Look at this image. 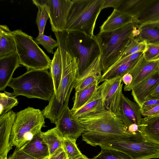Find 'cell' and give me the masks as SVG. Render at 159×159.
Listing matches in <instances>:
<instances>
[{"instance_id":"6da1fadb","label":"cell","mask_w":159,"mask_h":159,"mask_svg":"<svg viewBox=\"0 0 159 159\" xmlns=\"http://www.w3.org/2000/svg\"><path fill=\"white\" fill-rule=\"evenodd\" d=\"M61 54L62 72L61 81L55 94L42 111L45 118L55 123L68 106L69 97L77 78L78 68L76 58L69 52L66 42V31L54 32Z\"/></svg>"},{"instance_id":"7a4b0ae2","label":"cell","mask_w":159,"mask_h":159,"mask_svg":"<svg viewBox=\"0 0 159 159\" xmlns=\"http://www.w3.org/2000/svg\"><path fill=\"white\" fill-rule=\"evenodd\" d=\"M91 141L94 146L121 152L132 159L159 158V144L148 140L139 130L124 134H95Z\"/></svg>"},{"instance_id":"3957f363","label":"cell","mask_w":159,"mask_h":159,"mask_svg":"<svg viewBox=\"0 0 159 159\" xmlns=\"http://www.w3.org/2000/svg\"><path fill=\"white\" fill-rule=\"evenodd\" d=\"M139 25L134 21L116 30L99 32L95 36L100 49L103 73L120 59L127 46L138 34Z\"/></svg>"},{"instance_id":"277c9868","label":"cell","mask_w":159,"mask_h":159,"mask_svg":"<svg viewBox=\"0 0 159 159\" xmlns=\"http://www.w3.org/2000/svg\"><path fill=\"white\" fill-rule=\"evenodd\" d=\"M8 86L13 89L16 96L22 95L49 101L54 93L53 80L48 70H28L13 78Z\"/></svg>"},{"instance_id":"5b68a950","label":"cell","mask_w":159,"mask_h":159,"mask_svg":"<svg viewBox=\"0 0 159 159\" xmlns=\"http://www.w3.org/2000/svg\"><path fill=\"white\" fill-rule=\"evenodd\" d=\"M65 30L83 32L95 37L97 18L103 9L104 0H72Z\"/></svg>"},{"instance_id":"8992f818","label":"cell","mask_w":159,"mask_h":159,"mask_svg":"<svg viewBox=\"0 0 159 159\" xmlns=\"http://www.w3.org/2000/svg\"><path fill=\"white\" fill-rule=\"evenodd\" d=\"M45 117L39 109L28 107L17 112L11 131L10 143L16 149L23 148L45 126Z\"/></svg>"},{"instance_id":"52a82bcc","label":"cell","mask_w":159,"mask_h":159,"mask_svg":"<svg viewBox=\"0 0 159 159\" xmlns=\"http://www.w3.org/2000/svg\"><path fill=\"white\" fill-rule=\"evenodd\" d=\"M66 32L67 48L77 63V78L100 54V49L95 36L92 37L80 31Z\"/></svg>"},{"instance_id":"ba28073f","label":"cell","mask_w":159,"mask_h":159,"mask_svg":"<svg viewBox=\"0 0 159 159\" xmlns=\"http://www.w3.org/2000/svg\"><path fill=\"white\" fill-rule=\"evenodd\" d=\"M11 34L21 65L28 70H48L50 68L52 60L32 36L21 30L12 31Z\"/></svg>"},{"instance_id":"9c48e42d","label":"cell","mask_w":159,"mask_h":159,"mask_svg":"<svg viewBox=\"0 0 159 159\" xmlns=\"http://www.w3.org/2000/svg\"><path fill=\"white\" fill-rule=\"evenodd\" d=\"M84 132L98 134H124L129 132L116 113L105 109L78 119Z\"/></svg>"},{"instance_id":"30bf717a","label":"cell","mask_w":159,"mask_h":159,"mask_svg":"<svg viewBox=\"0 0 159 159\" xmlns=\"http://www.w3.org/2000/svg\"><path fill=\"white\" fill-rule=\"evenodd\" d=\"M48 12L51 29L54 32L65 30L71 0H42Z\"/></svg>"},{"instance_id":"8fae6325","label":"cell","mask_w":159,"mask_h":159,"mask_svg":"<svg viewBox=\"0 0 159 159\" xmlns=\"http://www.w3.org/2000/svg\"><path fill=\"white\" fill-rule=\"evenodd\" d=\"M55 124L59 134L62 138H68L76 141L84 132L83 125L74 115L68 106Z\"/></svg>"},{"instance_id":"7c38bea8","label":"cell","mask_w":159,"mask_h":159,"mask_svg":"<svg viewBox=\"0 0 159 159\" xmlns=\"http://www.w3.org/2000/svg\"><path fill=\"white\" fill-rule=\"evenodd\" d=\"M123 76H120L103 82L102 94L105 109L116 113L122 93Z\"/></svg>"},{"instance_id":"4fadbf2b","label":"cell","mask_w":159,"mask_h":159,"mask_svg":"<svg viewBox=\"0 0 159 159\" xmlns=\"http://www.w3.org/2000/svg\"><path fill=\"white\" fill-rule=\"evenodd\" d=\"M158 71H159V60L147 61L143 55L136 65L129 72L133 77V81L129 85L124 86V90H131L139 83Z\"/></svg>"},{"instance_id":"5bb4252c","label":"cell","mask_w":159,"mask_h":159,"mask_svg":"<svg viewBox=\"0 0 159 159\" xmlns=\"http://www.w3.org/2000/svg\"><path fill=\"white\" fill-rule=\"evenodd\" d=\"M116 113L127 129L130 125L133 124L139 126L143 118L139 106L123 93Z\"/></svg>"},{"instance_id":"9a60e30c","label":"cell","mask_w":159,"mask_h":159,"mask_svg":"<svg viewBox=\"0 0 159 159\" xmlns=\"http://www.w3.org/2000/svg\"><path fill=\"white\" fill-rule=\"evenodd\" d=\"M16 115L15 112L10 110L0 116V159H7V154L12 148L10 139Z\"/></svg>"},{"instance_id":"2e32d148","label":"cell","mask_w":159,"mask_h":159,"mask_svg":"<svg viewBox=\"0 0 159 159\" xmlns=\"http://www.w3.org/2000/svg\"><path fill=\"white\" fill-rule=\"evenodd\" d=\"M21 64L16 51L0 57V91L4 90L12 79V75Z\"/></svg>"},{"instance_id":"e0dca14e","label":"cell","mask_w":159,"mask_h":159,"mask_svg":"<svg viewBox=\"0 0 159 159\" xmlns=\"http://www.w3.org/2000/svg\"><path fill=\"white\" fill-rule=\"evenodd\" d=\"M100 54L98 56L85 70L77 78L74 88L75 92L80 91L96 81H99L102 74Z\"/></svg>"},{"instance_id":"ac0fdd59","label":"cell","mask_w":159,"mask_h":159,"mask_svg":"<svg viewBox=\"0 0 159 159\" xmlns=\"http://www.w3.org/2000/svg\"><path fill=\"white\" fill-rule=\"evenodd\" d=\"M159 83V71L146 78L132 89L134 101L140 107L145 99Z\"/></svg>"},{"instance_id":"d6986e66","label":"cell","mask_w":159,"mask_h":159,"mask_svg":"<svg viewBox=\"0 0 159 159\" xmlns=\"http://www.w3.org/2000/svg\"><path fill=\"white\" fill-rule=\"evenodd\" d=\"M136 20L133 16L114 9L111 14L100 27L99 32L116 30Z\"/></svg>"},{"instance_id":"ffe728a7","label":"cell","mask_w":159,"mask_h":159,"mask_svg":"<svg viewBox=\"0 0 159 159\" xmlns=\"http://www.w3.org/2000/svg\"><path fill=\"white\" fill-rule=\"evenodd\" d=\"M103 84L98 85L95 93L89 100L82 107L73 111L77 118L84 116L101 111L106 109L102 94Z\"/></svg>"},{"instance_id":"44dd1931","label":"cell","mask_w":159,"mask_h":159,"mask_svg":"<svg viewBox=\"0 0 159 159\" xmlns=\"http://www.w3.org/2000/svg\"><path fill=\"white\" fill-rule=\"evenodd\" d=\"M138 29L136 39L146 44H159V21L139 25Z\"/></svg>"},{"instance_id":"7402d4cb","label":"cell","mask_w":159,"mask_h":159,"mask_svg":"<svg viewBox=\"0 0 159 159\" xmlns=\"http://www.w3.org/2000/svg\"><path fill=\"white\" fill-rule=\"evenodd\" d=\"M41 133L35 136L21 149L35 159H49L48 148L41 137Z\"/></svg>"},{"instance_id":"603a6c76","label":"cell","mask_w":159,"mask_h":159,"mask_svg":"<svg viewBox=\"0 0 159 159\" xmlns=\"http://www.w3.org/2000/svg\"><path fill=\"white\" fill-rule=\"evenodd\" d=\"M139 127L147 139L159 144V115L143 118Z\"/></svg>"},{"instance_id":"cb8c5ba5","label":"cell","mask_w":159,"mask_h":159,"mask_svg":"<svg viewBox=\"0 0 159 159\" xmlns=\"http://www.w3.org/2000/svg\"><path fill=\"white\" fill-rule=\"evenodd\" d=\"M153 1V0H121L116 9L133 16L135 19Z\"/></svg>"},{"instance_id":"d4e9b609","label":"cell","mask_w":159,"mask_h":159,"mask_svg":"<svg viewBox=\"0 0 159 159\" xmlns=\"http://www.w3.org/2000/svg\"><path fill=\"white\" fill-rule=\"evenodd\" d=\"M8 27L0 25V57L8 55L16 51L15 41Z\"/></svg>"},{"instance_id":"484cf974","label":"cell","mask_w":159,"mask_h":159,"mask_svg":"<svg viewBox=\"0 0 159 159\" xmlns=\"http://www.w3.org/2000/svg\"><path fill=\"white\" fill-rule=\"evenodd\" d=\"M40 135L48 146L49 157L59 148L63 147V138L59 134L56 127L45 132H41Z\"/></svg>"},{"instance_id":"4316f807","label":"cell","mask_w":159,"mask_h":159,"mask_svg":"<svg viewBox=\"0 0 159 159\" xmlns=\"http://www.w3.org/2000/svg\"><path fill=\"white\" fill-rule=\"evenodd\" d=\"M98 82L96 81L78 91L75 92L73 107L71 111H75L84 106L91 98L98 86Z\"/></svg>"},{"instance_id":"83f0119b","label":"cell","mask_w":159,"mask_h":159,"mask_svg":"<svg viewBox=\"0 0 159 159\" xmlns=\"http://www.w3.org/2000/svg\"><path fill=\"white\" fill-rule=\"evenodd\" d=\"M50 68L54 87L53 94H55L60 85L62 72V59L58 47L54 52Z\"/></svg>"},{"instance_id":"f1b7e54d","label":"cell","mask_w":159,"mask_h":159,"mask_svg":"<svg viewBox=\"0 0 159 159\" xmlns=\"http://www.w3.org/2000/svg\"><path fill=\"white\" fill-rule=\"evenodd\" d=\"M141 57L137 59L126 63L115 68L108 70L102 74L98 81V84L115 77L120 76H123L125 74L129 73L138 62Z\"/></svg>"},{"instance_id":"f546056e","label":"cell","mask_w":159,"mask_h":159,"mask_svg":"<svg viewBox=\"0 0 159 159\" xmlns=\"http://www.w3.org/2000/svg\"><path fill=\"white\" fill-rule=\"evenodd\" d=\"M135 19L139 25L159 21V0H153Z\"/></svg>"},{"instance_id":"4dcf8cb0","label":"cell","mask_w":159,"mask_h":159,"mask_svg":"<svg viewBox=\"0 0 159 159\" xmlns=\"http://www.w3.org/2000/svg\"><path fill=\"white\" fill-rule=\"evenodd\" d=\"M32 2L38 8L36 23L39 29V34H43L47 20L49 18L48 12L42 0H33Z\"/></svg>"},{"instance_id":"1f68e13d","label":"cell","mask_w":159,"mask_h":159,"mask_svg":"<svg viewBox=\"0 0 159 159\" xmlns=\"http://www.w3.org/2000/svg\"><path fill=\"white\" fill-rule=\"evenodd\" d=\"M13 93L5 91L0 93V115L6 113L17 105L18 102Z\"/></svg>"},{"instance_id":"d6a6232c","label":"cell","mask_w":159,"mask_h":159,"mask_svg":"<svg viewBox=\"0 0 159 159\" xmlns=\"http://www.w3.org/2000/svg\"><path fill=\"white\" fill-rule=\"evenodd\" d=\"M76 141L68 138L62 139L63 147L68 159H76L83 155L78 148Z\"/></svg>"},{"instance_id":"836d02e7","label":"cell","mask_w":159,"mask_h":159,"mask_svg":"<svg viewBox=\"0 0 159 159\" xmlns=\"http://www.w3.org/2000/svg\"><path fill=\"white\" fill-rule=\"evenodd\" d=\"M90 159H132L130 157L121 152L110 149H101L100 152Z\"/></svg>"},{"instance_id":"e575fe53","label":"cell","mask_w":159,"mask_h":159,"mask_svg":"<svg viewBox=\"0 0 159 159\" xmlns=\"http://www.w3.org/2000/svg\"><path fill=\"white\" fill-rule=\"evenodd\" d=\"M146 45L145 42H139L134 38L127 46L119 60L137 52H143L146 49Z\"/></svg>"},{"instance_id":"d590c367","label":"cell","mask_w":159,"mask_h":159,"mask_svg":"<svg viewBox=\"0 0 159 159\" xmlns=\"http://www.w3.org/2000/svg\"><path fill=\"white\" fill-rule=\"evenodd\" d=\"M35 41L38 44L41 45L49 53L53 54V49L58 46L57 41L53 39L50 35L47 36L44 34H39Z\"/></svg>"},{"instance_id":"8d00e7d4","label":"cell","mask_w":159,"mask_h":159,"mask_svg":"<svg viewBox=\"0 0 159 159\" xmlns=\"http://www.w3.org/2000/svg\"><path fill=\"white\" fill-rule=\"evenodd\" d=\"M143 56L147 61L159 60V44H147Z\"/></svg>"},{"instance_id":"74e56055","label":"cell","mask_w":159,"mask_h":159,"mask_svg":"<svg viewBox=\"0 0 159 159\" xmlns=\"http://www.w3.org/2000/svg\"><path fill=\"white\" fill-rule=\"evenodd\" d=\"M159 104V98H147L140 107L141 112L147 111Z\"/></svg>"},{"instance_id":"f35d334b","label":"cell","mask_w":159,"mask_h":159,"mask_svg":"<svg viewBox=\"0 0 159 159\" xmlns=\"http://www.w3.org/2000/svg\"><path fill=\"white\" fill-rule=\"evenodd\" d=\"M7 159H35L24 152L21 149H16Z\"/></svg>"},{"instance_id":"ab89813d","label":"cell","mask_w":159,"mask_h":159,"mask_svg":"<svg viewBox=\"0 0 159 159\" xmlns=\"http://www.w3.org/2000/svg\"><path fill=\"white\" fill-rule=\"evenodd\" d=\"M49 159H68V158L63 147H61L50 156Z\"/></svg>"},{"instance_id":"60d3db41","label":"cell","mask_w":159,"mask_h":159,"mask_svg":"<svg viewBox=\"0 0 159 159\" xmlns=\"http://www.w3.org/2000/svg\"><path fill=\"white\" fill-rule=\"evenodd\" d=\"M142 116L145 117L159 115V104L149 110L141 112Z\"/></svg>"},{"instance_id":"b9f144b4","label":"cell","mask_w":159,"mask_h":159,"mask_svg":"<svg viewBox=\"0 0 159 159\" xmlns=\"http://www.w3.org/2000/svg\"><path fill=\"white\" fill-rule=\"evenodd\" d=\"M121 1V0H104L103 9L109 7H112L114 9H116Z\"/></svg>"},{"instance_id":"7bdbcfd3","label":"cell","mask_w":159,"mask_h":159,"mask_svg":"<svg viewBox=\"0 0 159 159\" xmlns=\"http://www.w3.org/2000/svg\"><path fill=\"white\" fill-rule=\"evenodd\" d=\"M133 77L129 73L125 74L123 76L122 81L125 84V86L129 85L133 81Z\"/></svg>"},{"instance_id":"ee69618b","label":"cell","mask_w":159,"mask_h":159,"mask_svg":"<svg viewBox=\"0 0 159 159\" xmlns=\"http://www.w3.org/2000/svg\"><path fill=\"white\" fill-rule=\"evenodd\" d=\"M147 98H159V83Z\"/></svg>"},{"instance_id":"f6af8a7d","label":"cell","mask_w":159,"mask_h":159,"mask_svg":"<svg viewBox=\"0 0 159 159\" xmlns=\"http://www.w3.org/2000/svg\"><path fill=\"white\" fill-rule=\"evenodd\" d=\"M139 130V126L135 124L131 125L128 128V131L130 132H136Z\"/></svg>"},{"instance_id":"bcb514c9","label":"cell","mask_w":159,"mask_h":159,"mask_svg":"<svg viewBox=\"0 0 159 159\" xmlns=\"http://www.w3.org/2000/svg\"><path fill=\"white\" fill-rule=\"evenodd\" d=\"M76 159H90L89 158H88L85 155H83L82 156L80 157L79 158H78Z\"/></svg>"}]
</instances>
